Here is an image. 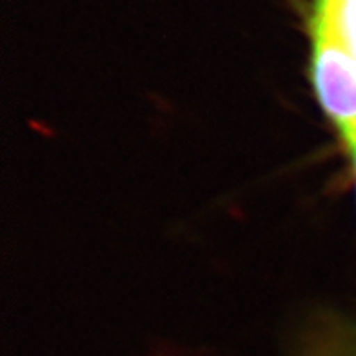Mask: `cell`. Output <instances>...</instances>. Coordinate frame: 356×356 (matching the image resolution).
Wrapping results in <instances>:
<instances>
[{"mask_svg":"<svg viewBox=\"0 0 356 356\" xmlns=\"http://www.w3.org/2000/svg\"><path fill=\"white\" fill-rule=\"evenodd\" d=\"M347 149L351 151V156H353V165H355V180H356V144L351 145V147H347Z\"/></svg>","mask_w":356,"mask_h":356,"instance_id":"cell-1","label":"cell"}]
</instances>
